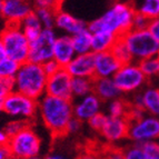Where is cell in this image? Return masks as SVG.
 <instances>
[{
  "instance_id": "cell-1",
  "label": "cell",
  "mask_w": 159,
  "mask_h": 159,
  "mask_svg": "<svg viewBox=\"0 0 159 159\" xmlns=\"http://www.w3.org/2000/svg\"><path fill=\"white\" fill-rule=\"evenodd\" d=\"M38 112L47 129L59 137L67 135V125L74 117V105L71 99L45 93L38 100Z\"/></svg>"
},
{
  "instance_id": "cell-2",
  "label": "cell",
  "mask_w": 159,
  "mask_h": 159,
  "mask_svg": "<svg viewBox=\"0 0 159 159\" xmlns=\"http://www.w3.org/2000/svg\"><path fill=\"white\" fill-rule=\"evenodd\" d=\"M136 10L126 2H116L100 18L89 22L87 28L91 32L109 31L120 37L133 28Z\"/></svg>"
},
{
  "instance_id": "cell-3",
  "label": "cell",
  "mask_w": 159,
  "mask_h": 159,
  "mask_svg": "<svg viewBox=\"0 0 159 159\" xmlns=\"http://www.w3.org/2000/svg\"><path fill=\"white\" fill-rule=\"evenodd\" d=\"M47 74L40 64L27 60L20 64L16 76L13 77L15 90L39 100L46 93Z\"/></svg>"
},
{
  "instance_id": "cell-4",
  "label": "cell",
  "mask_w": 159,
  "mask_h": 159,
  "mask_svg": "<svg viewBox=\"0 0 159 159\" xmlns=\"http://www.w3.org/2000/svg\"><path fill=\"white\" fill-rule=\"evenodd\" d=\"M0 41L8 57L19 64H24L28 60L30 41L19 24H6L0 31Z\"/></svg>"
},
{
  "instance_id": "cell-5",
  "label": "cell",
  "mask_w": 159,
  "mask_h": 159,
  "mask_svg": "<svg viewBox=\"0 0 159 159\" xmlns=\"http://www.w3.org/2000/svg\"><path fill=\"white\" fill-rule=\"evenodd\" d=\"M7 147L12 158H36L39 156L41 150V139L31 126L27 125L16 135L9 137Z\"/></svg>"
},
{
  "instance_id": "cell-6",
  "label": "cell",
  "mask_w": 159,
  "mask_h": 159,
  "mask_svg": "<svg viewBox=\"0 0 159 159\" xmlns=\"http://www.w3.org/2000/svg\"><path fill=\"white\" fill-rule=\"evenodd\" d=\"M129 48L134 61L159 55V41L148 29H130L121 36Z\"/></svg>"
},
{
  "instance_id": "cell-7",
  "label": "cell",
  "mask_w": 159,
  "mask_h": 159,
  "mask_svg": "<svg viewBox=\"0 0 159 159\" xmlns=\"http://www.w3.org/2000/svg\"><path fill=\"white\" fill-rule=\"evenodd\" d=\"M3 112L17 119L29 121L38 112V100L29 96L12 90L2 100Z\"/></svg>"
},
{
  "instance_id": "cell-8",
  "label": "cell",
  "mask_w": 159,
  "mask_h": 159,
  "mask_svg": "<svg viewBox=\"0 0 159 159\" xmlns=\"http://www.w3.org/2000/svg\"><path fill=\"white\" fill-rule=\"evenodd\" d=\"M112 79L122 93H130L143 87L148 78L143 74L137 61H131L121 65Z\"/></svg>"
},
{
  "instance_id": "cell-9",
  "label": "cell",
  "mask_w": 159,
  "mask_h": 159,
  "mask_svg": "<svg viewBox=\"0 0 159 159\" xmlns=\"http://www.w3.org/2000/svg\"><path fill=\"white\" fill-rule=\"evenodd\" d=\"M134 143H143L150 140L159 139V117L150 114H145L141 118L130 121L129 134Z\"/></svg>"
},
{
  "instance_id": "cell-10",
  "label": "cell",
  "mask_w": 159,
  "mask_h": 159,
  "mask_svg": "<svg viewBox=\"0 0 159 159\" xmlns=\"http://www.w3.org/2000/svg\"><path fill=\"white\" fill-rule=\"evenodd\" d=\"M56 39L57 34L52 28H43L39 36L30 41L28 60L41 65L52 58L53 46Z\"/></svg>"
},
{
  "instance_id": "cell-11",
  "label": "cell",
  "mask_w": 159,
  "mask_h": 159,
  "mask_svg": "<svg viewBox=\"0 0 159 159\" xmlns=\"http://www.w3.org/2000/svg\"><path fill=\"white\" fill-rule=\"evenodd\" d=\"M72 78L74 77L69 74L68 70L65 67H61L58 71L48 76L46 84V93L72 100L74 98L71 90Z\"/></svg>"
},
{
  "instance_id": "cell-12",
  "label": "cell",
  "mask_w": 159,
  "mask_h": 159,
  "mask_svg": "<svg viewBox=\"0 0 159 159\" xmlns=\"http://www.w3.org/2000/svg\"><path fill=\"white\" fill-rule=\"evenodd\" d=\"M130 121L127 117H107L100 134L109 143H117L128 137Z\"/></svg>"
},
{
  "instance_id": "cell-13",
  "label": "cell",
  "mask_w": 159,
  "mask_h": 159,
  "mask_svg": "<svg viewBox=\"0 0 159 159\" xmlns=\"http://www.w3.org/2000/svg\"><path fill=\"white\" fill-rule=\"evenodd\" d=\"M32 10L29 0H3L0 17L6 24H20Z\"/></svg>"
},
{
  "instance_id": "cell-14",
  "label": "cell",
  "mask_w": 159,
  "mask_h": 159,
  "mask_svg": "<svg viewBox=\"0 0 159 159\" xmlns=\"http://www.w3.org/2000/svg\"><path fill=\"white\" fill-rule=\"evenodd\" d=\"M65 68L72 77L95 78V53L87 52L76 55Z\"/></svg>"
},
{
  "instance_id": "cell-15",
  "label": "cell",
  "mask_w": 159,
  "mask_h": 159,
  "mask_svg": "<svg viewBox=\"0 0 159 159\" xmlns=\"http://www.w3.org/2000/svg\"><path fill=\"white\" fill-rule=\"evenodd\" d=\"M121 65L111 51L95 53V78H112Z\"/></svg>"
},
{
  "instance_id": "cell-16",
  "label": "cell",
  "mask_w": 159,
  "mask_h": 159,
  "mask_svg": "<svg viewBox=\"0 0 159 159\" xmlns=\"http://www.w3.org/2000/svg\"><path fill=\"white\" fill-rule=\"evenodd\" d=\"M101 100L95 93H90L80 98L74 106V116L81 121L87 122L91 117L101 111Z\"/></svg>"
},
{
  "instance_id": "cell-17",
  "label": "cell",
  "mask_w": 159,
  "mask_h": 159,
  "mask_svg": "<svg viewBox=\"0 0 159 159\" xmlns=\"http://www.w3.org/2000/svg\"><path fill=\"white\" fill-rule=\"evenodd\" d=\"M74 43H72L71 36L64 34L57 37L53 46V57L52 58L60 65L61 67H66L76 56Z\"/></svg>"
},
{
  "instance_id": "cell-18",
  "label": "cell",
  "mask_w": 159,
  "mask_h": 159,
  "mask_svg": "<svg viewBox=\"0 0 159 159\" xmlns=\"http://www.w3.org/2000/svg\"><path fill=\"white\" fill-rule=\"evenodd\" d=\"M87 26L88 25L85 21L76 18L70 13L60 10V9L57 10L55 27L58 28L59 30H61V31H64L66 34L74 36V34L80 32L81 30L86 29Z\"/></svg>"
},
{
  "instance_id": "cell-19",
  "label": "cell",
  "mask_w": 159,
  "mask_h": 159,
  "mask_svg": "<svg viewBox=\"0 0 159 159\" xmlns=\"http://www.w3.org/2000/svg\"><path fill=\"white\" fill-rule=\"evenodd\" d=\"M93 93L102 101L119 98L122 93L112 78H93Z\"/></svg>"
},
{
  "instance_id": "cell-20",
  "label": "cell",
  "mask_w": 159,
  "mask_h": 159,
  "mask_svg": "<svg viewBox=\"0 0 159 159\" xmlns=\"http://www.w3.org/2000/svg\"><path fill=\"white\" fill-rule=\"evenodd\" d=\"M118 36L109 31H97L93 34V41L91 48L93 53L110 51L112 46L115 45Z\"/></svg>"
},
{
  "instance_id": "cell-21",
  "label": "cell",
  "mask_w": 159,
  "mask_h": 159,
  "mask_svg": "<svg viewBox=\"0 0 159 159\" xmlns=\"http://www.w3.org/2000/svg\"><path fill=\"white\" fill-rule=\"evenodd\" d=\"M19 25L21 27V29L24 30L25 34H26V37L28 38L29 41L36 39L43 29V25L39 20V17L37 16L34 9L31 12L28 13Z\"/></svg>"
},
{
  "instance_id": "cell-22",
  "label": "cell",
  "mask_w": 159,
  "mask_h": 159,
  "mask_svg": "<svg viewBox=\"0 0 159 159\" xmlns=\"http://www.w3.org/2000/svg\"><path fill=\"white\" fill-rule=\"evenodd\" d=\"M71 39L77 55L93 52V48H91L93 32L88 29V28H86V29L81 30L78 34L71 36Z\"/></svg>"
},
{
  "instance_id": "cell-23",
  "label": "cell",
  "mask_w": 159,
  "mask_h": 159,
  "mask_svg": "<svg viewBox=\"0 0 159 159\" xmlns=\"http://www.w3.org/2000/svg\"><path fill=\"white\" fill-rule=\"evenodd\" d=\"M143 101L147 114L159 117V88H147L143 93Z\"/></svg>"
},
{
  "instance_id": "cell-24",
  "label": "cell",
  "mask_w": 159,
  "mask_h": 159,
  "mask_svg": "<svg viewBox=\"0 0 159 159\" xmlns=\"http://www.w3.org/2000/svg\"><path fill=\"white\" fill-rule=\"evenodd\" d=\"M74 97H84L93 93V78L90 77H74L71 84Z\"/></svg>"
},
{
  "instance_id": "cell-25",
  "label": "cell",
  "mask_w": 159,
  "mask_h": 159,
  "mask_svg": "<svg viewBox=\"0 0 159 159\" xmlns=\"http://www.w3.org/2000/svg\"><path fill=\"white\" fill-rule=\"evenodd\" d=\"M110 51L114 53L115 57H116L122 65L134 61L129 48H128L127 43H126V41L124 40V38H122L121 36L118 37V39L116 40V43H115V45L112 46L111 50Z\"/></svg>"
},
{
  "instance_id": "cell-26",
  "label": "cell",
  "mask_w": 159,
  "mask_h": 159,
  "mask_svg": "<svg viewBox=\"0 0 159 159\" xmlns=\"http://www.w3.org/2000/svg\"><path fill=\"white\" fill-rule=\"evenodd\" d=\"M138 64L148 79L159 77V55L145 58L138 61Z\"/></svg>"
},
{
  "instance_id": "cell-27",
  "label": "cell",
  "mask_w": 159,
  "mask_h": 159,
  "mask_svg": "<svg viewBox=\"0 0 159 159\" xmlns=\"http://www.w3.org/2000/svg\"><path fill=\"white\" fill-rule=\"evenodd\" d=\"M58 9L50 8V7H34V11L39 17V20L43 28H53L56 13Z\"/></svg>"
},
{
  "instance_id": "cell-28",
  "label": "cell",
  "mask_w": 159,
  "mask_h": 159,
  "mask_svg": "<svg viewBox=\"0 0 159 159\" xmlns=\"http://www.w3.org/2000/svg\"><path fill=\"white\" fill-rule=\"evenodd\" d=\"M20 64L15 59L10 58V57L6 56L0 60V77L2 78H11L16 76L17 71H18Z\"/></svg>"
},
{
  "instance_id": "cell-29",
  "label": "cell",
  "mask_w": 159,
  "mask_h": 159,
  "mask_svg": "<svg viewBox=\"0 0 159 159\" xmlns=\"http://www.w3.org/2000/svg\"><path fill=\"white\" fill-rule=\"evenodd\" d=\"M129 108H130L129 102L122 100L120 98H116L109 101L108 114L109 116H114V117H127Z\"/></svg>"
},
{
  "instance_id": "cell-30",
  "label": "cell",
  "mask_w": 159,
  "mask_h": 159,
  "mask_svg": "<svg viewBox=\"0 0 159 159\" xmlns=\"http://www.w3.org/2000/svg\"><path fill=\"white\" fill-rule=\"evenodd\" d=\"M137 11L145 15L150 20L157 18L159 17V0H143Z\"/></svg>"
},
{
  "instance_id": "cell-31",
  "label": "cell",
  "mask_w": 159,
  "mask_h": 159,
  "mask_svg": "<svg viewBox=\"0 0 159 159\" xmlns=\"http://www.w3.org/2000/svg\"><path fill=\"white\" fill-rule=\"evenodd\" d=\"M122 157L126 159H146L141 143H135L134 145L126 147L122 150Z\"/></svg>"
},
{
  "instance_id": "cell-32",
  "label": "cell",
  "mask_w": 159,
  "mask_h": 159,
  "mask_svg": "<svg viewBox=\"0 0 159 159\" xmlns=\"http://www.w3.org/2000/svg\"><path fill=\"white\" fill-rule=\"evenodd\" d=\"M146 159H159V141L150 140L141 143Z\"/></svg>"
},
{
  "instance_id": "cell-33",
  "label": "cell",
  "mask_w": 159,
  "mask_h": 159,
  "mask_svg": "<svg viewBox=\"0 0 159 159\" xmlns=\"http://www.w3.org/2000/svg\"><path fill=\"white\" fill-rule=\"evenodd\" d=\"M107 117H108L107 115L102 114V112L100 111V112H98V114H96L95 116L91 117L87 122L91 129L100 133V130L102 129L103 125H105V122H106V120H107Z\"/></svg>"
},
{
  "instance_id": "cell-34",
  "label": "cell",
  "mask_w": 159,
  "mask_h": 159,
  "mask_svg": "<svg viewBox=\"0 0 159 159\" xmlns=\"http://www.w3.org/2000/svg\"><path fill=\"white\" fill-rule=\"evenodd\" d=\"M27 125H29L27 120H22V119H17V120H13V121H10L8 125L5 127V131L6 134L11 137V136L16 135L17 133H19L22 128H25Z\"/></svg>"
},
{
  "instance_id": "cell-35",
  "label": "cell",
  "mask_w": 159,
  "mask_h": 159,
  "mask_svg": "<svg viewBox=\"0 0 159 159\" xmlns=\"http://www.w3.org/2000/svg\"><path fill=\"white\" fill-rule=\"evenodd\" d=\"M149 22H150V19L136 10L135 15H134L133 28L131 29H148Z\"/></svg>"
},
{
  "instance_id": "cell-36",
  "label": "cell",
  "mask_w": 159,
  "mask_h": 159,
  "mask_svg": "<svg viewBox=\"0 0 159 159\" xmlns=\"http://www.w3.org/2000/svg\"><path fill=\"white\" fill-rule=\"evenodd\" d=\"M15 90V84L13 79L11 78H2L0 77V99L5 98L9 93Z\"/></svg>"
},
{
  "instance_id": "cell-37",
  "label": "cell",
  "mask_w": 159,
  "mask_h": 159,
  "mask_svg": "<svg viewBox=\"0 0 159 159\" xmlns=\"http://www.w3.org/2000/svg\"><path fill=\"white\" fill-rule=\"evenodd\" d=\"M41 66H43V70H45V72L47 74V76H49V75H52L55 74L56 71H58L59 69L61 68L60 65L57 62L56 60L53 58L49 59V60L45 61L43 64H41Z\"/></svg>"
},
{
  "instance_id": "cell-38",
  "label": "cell",
  "mask_w": 159,
  "mask_h": 159,
  "mask_svg": "<svg viewBox=\"0 0 159 159\" xmlns=\"http://www.w3.org/2000/svg\"><path fill=\"white\" fill-rule=\"evenodd\" d=\"M64 0H34V7H50V8L60 9Z\"/></svg>"
},
{
  "instance_id": "cell-39",
  "label": "cell",
  "mask_w": 159,
  "mask_h": 159,
  "mask_svg": "<svg viewBox=\"0 0 159 159\" xmlns=\"http://www.w3.org/2000/svg\"><path fill=\"white\" fill-rule=\"evenodd\" d=\"M82 122L80 119L76 118V117H72L70 121L68 122V125H67V134H76L78 133L80 129H81V126H82Z\"/></svg>"
},
{
  "instance_id": "cell-40",
  "label": "cell",
  "mask_w": 159,
  "mask_h": 159,
  "mask_svg": "<svg viewBox=\"0 0 159 159\" xmlns=\"http://www.w3.org/2000/svg\"><path fill=\"white\" fill-rule=\"evenodd\" d=\"M148 30L159 41V17H157V18H155V19H151L150 22H149Z\"/></svg>"
},
{
  "instance_id": "cell-41",
  "label": "cell",
  "mask_w": 159,
  "mask_h": 159,
  "mask_svg": "<svg viewBox=\"0 0 159 159\" xmlns=\"http://www.w3.org/2000/svg\"><path fill=\"white\" fill-rule=\"evenodd\" d=\"M131 106H135V107H139V108H143V93H135L133 98V101L130 102Z\"/></svg>"
},
{
  "instance_id": "cell-42",
  "label": "cell",
  "mask_w": 159,
  "mask_h": 159,
  "mask_svg": "<svg viewBox=\"0 0 159 159\" xmlns=\"http://www.w3.org/2000/svg\"><path fill=\"white\" fill-rule=\"evenodd\" d=\"M10 157V152L7 145H0V159H5Z\"/></svg>"
},
{
  "instance_id": "cell-43",
  "label": "cell",
  "mask_w": 159,
  "mask_h": 159,
  "mask_svg": "<svg viewBox=\"0 0 159 159\" xmlns=\"http://www.w3.org/2000/svg\"><path fill=\"white\" fill-rule=\"evenodd\" d=\"M9 139V136L6 134L5 130L0 129V145H7Z\"/></svg>"
},
{
  "instance_id": "cell-44",
  "label": "cell",
  "mask_w": 159,
  "mask_h": 159,
  "mask_svg": "<svg viewBox=\"0 0 159 159\" xmlns=\"http://www.w3.org/2000/svg\"><path fill=\"white\" fill-rule=\"evenodd\" d=\"M6 56H7V55H6L5 48H3L2 43H1V41H0V60H1L2 58H5Z\"/></svg>"
},
{
  "instance_id": "cell-45",
  "label": "cell",
  "mask_w": 159,
  "mask_h": 159,
  "mask_svg": "<svg viewBox=\"0 0 159 159\" xmlns=\"http://www.w3.org/2000/svg\"><path fill=\"white\" fill-rule=\"evenodd\" d=\"M49 158L50 159H62V158H65V157L62 156V155H50Z\"/></svg>"
},
{
  "instance_id": "cell-46",
  "label": "cell",
  "mask_w": 159,
  "mask_h": 159,
  "mask_svg": "<svg viewBox=\"0 0 159 159\" xmlns=\"http://www.w3.org/2000/svg\"><path fill=\"white\" fill-rule=\"evenodd\" d=\"M3 112V105H2V99H0V114Z\"/></svg>"
},
{
  "instance_id": "cell-47",
  "label": "cell",
  "mask_w": 159,
  "mask_h": 159,
  "mask_svg": "<svg viewBox=\"0 0 159 159\" xmlns=\"http://www.w3.org/2000/svg\"><path fill=\"white\" fill-rule=\"evenodd\" d=\"M2 3H3V0H0V15H1V9H2Z\"/></svg>"
}]
</instances>
